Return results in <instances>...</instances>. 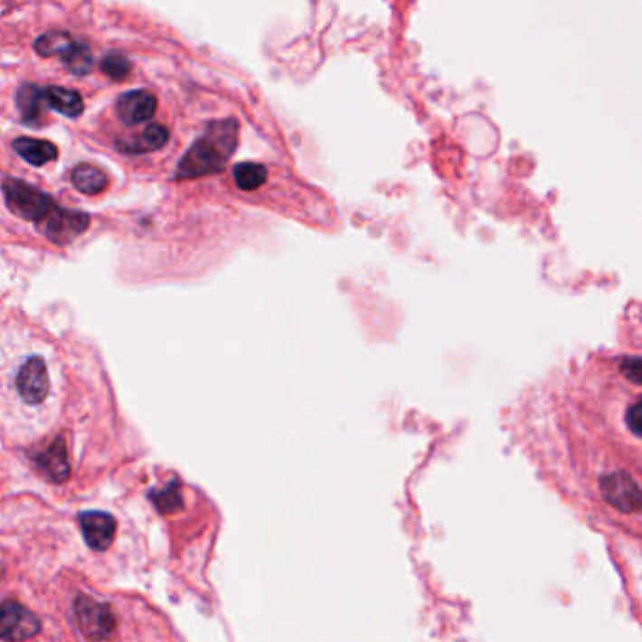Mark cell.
<instances>
[{
    "label": "cell",
    "mask_w": 642,
    "mask_h": 642,
    "mask_svg": "<svg viewBox=\"0 0 642 642\" xmlns=\"http://www.w3.org/2000/svg\"><path fill=\"white\" fill-rule=\"evenodd\" d=\"M34 50L42 57L62 59L66 66L80 76L89 74L90 68H93V55H90L87 45L76 42L68 33L53 31L42 34L34 43Z\"/></svg>",
    "instance_id": "obj_4"
},
{
    "label": "cell",
    "mask_w": 642,
    "mask_h": 642,
    "mask_svg": "<svg viewBox=\"0 0 642 642\" xmlns=\"http://www.w3.org/2000/svg\"><path fill=\"white\" fill-rule=\"evenodd\" d=\"M603 496L612 507L622 513H635L640 507L638 485L628 473H614L603 478Z\"/></svg>",
    "instance_id": "obj_8"
},
{
    "label": "cell",
    "mask_w": 642,
    "mask_h": 642,
    "mask_svg": "<svg viewBox=\"0 0 642 642\" xmlns=\"http://www.w3.org/2000/svg\"><path fill=\"white\" fill-rule=\"evenodd\" d=\"M43 100L52 109L62 113L66 118H80L83 113V99L71 89L50 87L43 89Z\"/></svg>",
    "instance_id": "obj_14"
},
{
    "label": "cell",
    "mask_w": 642,
    "mask_h": 642,
    "mask_svg": "<svg viewBox=\"0 0 642 642\" xmlns=\"http://www.w3.org/2000/svg\"><path fill=\"white\" fill-rule=\"evenodd\" d=\"M3 191L6 196L8 210L23 221L42 224L57 208V203L50 194L27 185V183L21 179H6L3 183Z\"/></svg>",
    "instance_id": "obj_3"
},
{
    "label": "cell",
    "mask_w": 642,
    "mask_h": 642,
    "mask_svg": "<svg viewBox=\"0 0 642 642\" xmlns=\"http://www.w3.org/2000/svg\"><path fill=\"white\" fill-rule=\"evenodd\" d=\"M59 386L48 347L25 332L0 334V428L15 439L53 424Z\"/></svg>",
    "instance_id": "obj_1"
},
{
    "label": "cell",
    "mask_w": 642,
    "mask_h": 642,
    "mask_svg": "<svg viewBox=\"0 0 642 642\" xmlns=\"http://www.w3.org/2000/svg\"><path fill=\"white\" fill-rule=\"evenodd\" d=\"M620 370H622L624 377L629 379L631 382H635V384L640 382V360H638L637 356L626 358V360L620 363Z\"/></svg>",
    "instance_id": "obj_20"
},
{
    "label": "cell",
    "mask_w": 642,
    "mask_h": 642,
    "mask_svg": "<svg viewBox=\"0 0 642 642\" xmlns=\"http://www.w3.org/2000/svg\"><path fill=\"white\" fill-rule=\"evenodd\" d=\"M14 149L23 160H27L33 166L50 165L59 156V151L52 142L34 140V137H17L14 142Z\"/></svg>",
    "instance_id": "obj_13"
},
{
    "label": "cell",
    "mask_w": 642,
    "mask_h": 642,
    "mask_svg": "<svg viewBox=\"0 0 642 642\" xmlns=\"http://www.w3.org/2000/svg\"><path fill=\"white\" fill-rule=\"evenodd\" d=\"M234 181L241 191H257L268 181V170L259 163H240L234 166Z\"/></svg>",
    "instance_id": "obj_17"
},
{
    "label": "cell",
    "mask_w": 642,
    "mask_h": 642,
    "mask_svg": "<svg viewBox=\"0 0 642 642\" xmlns=\"http://www.w3.org/2000/svg\"><path fill=\"white\" fill-rule=\"evenodd\" d=\"M100 68H102V72H104L106 76H109L111 80L121 81V80H125V78L128 76L132 66H130V62H128L125 57H121V55H109V57H106V59L102 61Z\"/></svg>",
    "instance_id": "obj_18"
},
{
    "label": "cell",
    "mask_w": 642,
    "mask_h": 642,
    "mask_svg": "<svg viewBox=\"0 0 642 642\" xmlns=\"http://www.w3.org/2000/svg\"><path fill=\"white\" fill-rule=\"evenodd\" d=\"M15 100L21 111V118L27 125H36L43 119V109L48 106L43 100V89L25 85L17 93Z\"/></svg>",
    "instance_id": "obj_16"
},
{
    "label": "cell",
    "mask_w": 642,
    "mask_h": 642,
    "mask_svg": "<svg viewBox=\"0 0 642 642\" xmlns=\"http://www.w3.org/2000/svg\"><path fill=\"white\" fill-rule=\"evenodd\" d=\"M238 132L240 125L236 119L212 123L203 136L191 146L187 155L179 160L175 179L187 181L221 172L236 151Z\"/></svg>",
    "instance_id": "obj_2"
},
{
    "label": "cell",
    "mask_w": 642,
    "mask_h": 642,
    "mask_svg": "<svg viewBox=\"0 0 642 642\" xmlns=\"http://www.w3.org/2000/svg\"><path fill=\"white\" fill-rule=\"evenodd\" d=\"M89 226V217L81 212L55 208V212L45 219L40 228L42 232L55 243H71L74 238L83 234Z\"/></svg>",
    "instance_id": "obj_7"
},
{
    "label": "cell",
    "mask_w": 642,
    "mask_h": 642,
    "mask_svg": "<svg viewBox=\"0 0 642 642\" xmlns=\"http://www.w3.org/2000/svg\"><path fill=\"white\" fill-rule=\"evenodd\" d=\"M151 499L156 503V507L163 513H175L181 507V496L175 485L166 490L153 492Z\"/></svg>",
    "instance_id": "obj_19"
},
{
    "label": "cell",
    "mask_w": 642,
    "mask_h": 642,
    "mask_svg": "<svg viewBox=\"0 0 642 642\" xmlns=\"http://www.w3.org/2000/svg\"><path fill=\"white\" fill-rule=\"evenodd\" d=\"M118 116L127 125H140L149 121L156 111V99L147 90H132L118 100Z\"/></svg>",
    "instance_id": "obj_10"
},
{
    "label": "cell",
    "mask_w": 642,
    "mask_h": 642,
    "mask_svg": "<svg viewBox=\"0 0 642 642\" xmlns=\"http://www.w3.org/2000/svg\"><path fill=\"white\" fill-rule=\"evenodd\" d=\"M74 607L80 629L89 640H106L116 629V618H113L106 605H100L99 601L87 598V595H78Z\"/></svg>",
    "instance_id": "obj_5"
},
{
    "label": "cell",
    "mask_w": 642,
    "mask_h": 642,
    "mask_svg": "<svg viewBox=\"0 0 642 642\" xmlns=\"http://www.w3.org/2000/svg\"><path fill=\"white\" fill-rule=\"evenodd\" d=\"M71 179H72V185L83 193V194H89V196H97L100 193H104L108 189V175L97 168V166H90V165H80L72 170L71 174Z\"/></svg>",
    "instance_id": "obj_15"
},
{
    "label": "cell",
    "mask_w": 642,
    "mask_h": 642,
    "mask_svg": "<svg viewBox=\"0 0 642 642\" xmlns=\"http://www.w3.org/2000/svg\"><path fill=\"white\" fill-rule=\"evenodd\" d=\"M166 142L168 130L163 125H151L142 134L118 142V149H121L123 153H149L165 147Z\"/></svg>",
    "instance_id": "obj_12"
},
{
    "label": "cell",
    "mask_w": 642,
    "mask_h": 642,
    "mask_svg": "<svg viewBox=\"0 0 642 642\" xmlns=\"http://www.w3.org/2000/svg\"><path fill=\"white\" fill-rule=\"evenodd\" d=\"M78 522H80L81 533H83L87 544L93 550H99V552L108 550L111 546L113 539H116L118 524H116V518H113L111 515L99 513V511H87V513L80 515Z\"/></svg>",
    "instance_id": "obj_9"
},
{
    "label": "cell",
    "mask_w": 642,
    "mask_h": 642,
    "mask_svg": "<svg viewBox=\"0 0 642 642\" xmlns=\"http://www.w3.org/2000/svg\"><path fill=\"white\" fill-rule=\"evenodd\" d=\"M36 464L45 475H48L52 480H55V483H62V480L68 477V473H71L64 443L61 439L53 441L50 447H45L42 452H38Z\"/></svg>",
    "instance_id": "obj_11"
},
{
    "label": "cell",
    "mask_w": 642,
    "mask_h": 642,
    "mask_svg": "<svg viewBox=\"0 0 642 642\" xmlns=\"http://www.w3.org/2000/svg\"><path fill=\"white\" fill-rule=\"evenodd\" d=\"M40 620L33 610L17 601L0 603V638L6 642H23L36 637Z\"/></svg>",
    "instance_id": "obj_6"
},
{
    "label": "cell",
    "mask_w": 642,
    "mask_h": 642,
    "mask_svg": "<svg viewBox=\"0 0 642 642\" xmlns=\"http://www.w3.org/2000/svg\"><path fill=\"white\" fill-rule=\"evenodd\" d=\"M629 428L633 433H640V403H635L631 405V409L628 411V417H626Z\"/></svg>",
    "instance_id": "obj_21"
}]
</instances>
